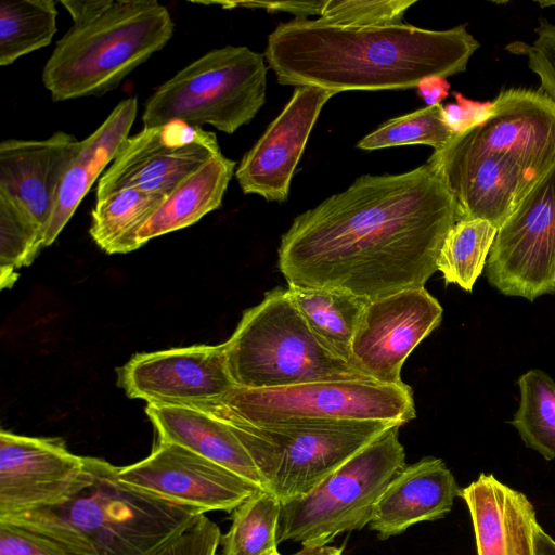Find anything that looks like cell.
<instances>
[{
    "label": "cell",
    "instance_id": "cell-17",
    "mask_svg": "<svg viewBox=\"0 0 555 555\" xmlns=\"http://www.w3.org/2000/svg\"><path fill=\"white\" fill-rule=\"evenodd\" d=\"M336 92L296 87L279 116L243 156L235 177L245 194L285 202L294 171L322 107Z\"/></svg>",
    "mask_w": 555,
    "mask_h": 555
},
{
    "label": "cell",
    "instance_id": "cell-31",
    "mask_svg": "<svg viewBox=\"0 0 555 555\" xmlns=\"http://www.w3.org/2000/svg\"><path fill=\"white\" fill-rule=\"evenodd\" d=\"M455 135L456 133L444 121L443 106L437 104L386 121L365 135L357 147L372 151L406 144H425L439 151Z\"/></svg>",
    "mask_w": 555,
    "mask_h": 555
},
{
    "label": "cell",
    "instance_id": "cell-18",
    "mask_svg": "<svg viewBox=\"0 0 555 555\" xmlns=\"http://www.w3.org/2000/svg\"><path fill=\"white\" fill-rule=\"evenodd\" d=\"M80 149L74 135L5 139L0 143V193L18 203L46 233L64 175Z\"/></svg>",
    "mask_w": 555,
    "mask_h": 555
},
{
    "label": "cell",
    "instance_id": "cell-13",
    "mask_svg": "<svg viewBox=\"0 0 555 555\" xmlns=\"http://www.w3.org/2000/svg\"><path fill=\"white\" fill-rule=\"evenodd\" d=\"M442 307L425 287L367 301L351 346V365L388 385L403 384L402 366L441 322Z\"/></svg>",
    "mask_w": 555,
    "mask_h": 555
},
{
    "label": "cell",
    "instance_id": "cell-38",
    "mask_svg": "<svg viewBox=\"0 0 555 555\" xmlns=\"http://www.w3.org/2000/svg\"><path fill=\"white\" fill-rule=\"evenodd\" d=\"M538 555H555V540L542 527L538 531Z\"/></svg>",
    "mask_w": 555,
    "mask_h": 555
},
{
    "label": "cell",
    "instance_id": "cell-30",
    "mask_svg": "<svg viewBox=\"0 0 555 555\" xmlns=\"http://www.w3.org/2000/svg\"><path fill=\"white\" fill-rule=\"evenodd\" d=\"M44 247V232L14 199L0 193V282L11 287L16 270L29 266Z\"/></svg>",
    "mask_w": 555,
    "mask_h": 555
},
{
    "label": "cell",
    "instance_id": "cell-20",
    "mask_svg": "<svg viewBox=\"0 0 555 555\" xmlns=\"http://www.w3.org/2000/svg\"><path fill=\"white\" fill-rule=\"evenodd\" d=\"M461 493L441 459L423 457L405 465L389 481L373 507L369 526L380 539L398 535L415 524L443 518Z\"/></svg>",
    "mask_w": 555,
    "mask_h": 555
},
{
    "label": "cell",
    "instance_id": "cell-21",
    "mask_svg": "<svg viewBox=\"0 0 555 555\" xmlns=\"http://www.w3.org/2000/svg\"><path fill=\"white\" fill-rule=\"evenodd\" d=\"M145 412L158 441L182 446L268 490L244 444L219 417L192 405L147 404Z\"/></svg>",
    "mask_w": 555,
    "mask_h": 555
},
{
    "label": "cell",
    "instance_id": "cell-39",
    "mask_svg": "<svg viewBox=\"0 0 555 555\" xmlns=\"http://www.w3.org/2000/svg\"><path fill=\"white\" fill-rule=\"evenodd\" d=\"M538 3L541 8H545V7L555 5V0H539Z\"/></svg>",
    "mask_w": 555,
    "mask_h": 555
},
{
    "label": "cell",
    "instance_id": "cell-34",
    "mask_svg": "<svg viewBox=\"0 0 555 555\" xmlns=\"http://www.w3.org/2000/svg\"><path fill=\"white\" fill-rule=\"evenodd\" d=\"M220 541L217 524L202 514L153 555H216Z\"/></svg>",
    "mask_w": 555,
    "mask_h": 555
},
{
    "label": "cell",
    "instance_id": "cell-5",
    "mask_svg": "<svg viewBox=\"0 0 555 555\" xmlns=\"http://www.w3.org/2000/svg\"><path fill=\"white\" fill-rule=\"evenodd\" d=\"M173 31L169 11L156 0H106L57 40L42 82L54 102L104 95L162 50Z\"/></svg>",
    "mask_w": 555,
    "mask_h": 555
},
{
    "label": "cell",
    "instance_id": "cell-33",
    "mask_svg": "<svg viewBox=\"0 0 555 555\" xmlns=\"http://www.w3.org/2000/svg\"><path fill=\"white\" fill-rule=\"evenodd\" d=\"M537 38L530 43L513 42L506 49L525 55L529 68L540 79V91L555 103V24L545 18L534 29Z\"/></svg>",
    "mask_w": 555,
    "mask_h": 555
},
{
    "label": "cell",
    "instance_id": "cell-24",
    "mask_svg": "<svg viewBox=\"0 0 555 555\" xmlns=\"http://www.w3.org/2000/svg\"><path fill=\"white\" fill-rule=\"evenodd\" d=\"M287 289L314 335L351 365L352 340L367 301L336 289L297 286Z\"/></svg>",
    "mask_w": 555,
    "mask_h": 555
},
{
    "label": "cell",
    "instance_id": "cell-2",
    "mask_svg": "<svg viewBox=\"0 0 555 555\" xmlns=\"http://www.w3.org/2000/svg\"><path fill=\"white\" fill-rule=\"evenodd\" d=\"M479 42L459 25L341 26L295 18L269 35L264 59L281 85L334 91L410 89L465 72Z\"/></svg>",
    "mask_w": 555,
    "mask_h": 555
},
{
    "label": "cell",
    "instance_id": "cell-1",
    "mask_svg": "<svg viewBox=\"0 0 555 555\" xmlns=\"http://www.w3.org/2000/svg\"><path fill=\"white\" fill-rule=\"evenodd\" d=\"M455 222L453 197L430 164L363 175L294 219L281 237L278 266L288 286L372 301L424 287Z\"/></svg>",
    "mask_w": 555,
    "mask_h": 555
},
{
    "label": "cell",
    "instance_id": "cell-25",
    "mask_svg": "<svg viewBox=\"0 0 555 555\" xmlns=\"http://www.w3.org/2000/svg\"><path fill=\"white\" fill-rule=\"evenodd\" d=\"M166 195L125 189L101 201L91 211L90 235L107 254H127L139 247L138 233Z\"/></svg>",
    "mask_w": 555,
    "mask_h": 555
},
{
    "label": "cell",
    "instance_id": "cell-16",
    "mask_svg": "<svg viewBox=\"0 0 555 555\" xmlns=\"http://www.w3.org/2000/svg\"><path fill=\"white\" fill-rule=\"evenodd\" d=\"M83 456L59 438L0 433V517L55 505L78 483Z\"/></svg>",
    "mask_w": 555,
    "mask_h": 555
},
{
    "label": "cell",
    "instance_id": "cell-29",
    "mask_svg": "<svg viewBox=\"0 0 555 555\" xmlns=\"http://www.w3.org/2000/svg\"><path fill=\"white\" fill-rule=\"evenodd\" d=\"M281 509L282 502L269 490L250 495L232 511L222 555H264L278 550Z\"/></svg>",
    "mask_w": 555,
    "mask_h": 555
},
{
    "label": "cell",
    "instance_id": "cell-14",
    "mask_svg": "<svg viewBox=\"0 0 555 555\" xmlns=\"http://www.w3.org/2000/svg\"><path fill=\"white\" fill-rule=\"evenodd\" d=\"M117 382L129 398L166 405L216 401L236 387L225 343L137 353L117 369Z\"/></svg>",
    "mask_w": 555,
    "mask_h": 555
},
{
    "label": "cell",
    "instance_id": "cell-15",
    "mask_svg": "<svg viewBox=\"0 0 555 555\" xmlns=\"http://www.w3.org/2000/svg\"><path fill=\"white\" fill-rule=\"evenodd\" d=\"M119 479L164 499L209 511H233L259 487L176 443L158 441L152 453L119 467Z\"/></svg>",
    "mask_w": 555,
    "mask_h": 555
},
{
    "label": "cell",
    "instance_id": "cell-8",
    "mask_svg": "<svg viewBox=\"0 0 555 555\" xmlns=\"http://www.w3.org/2000/svg\"><path fill=\"white\" fill-rule=\"evenodd\" d=\"M219 418L244 444L266 480L267 489L282 504L310 492L357 452L399 425L375 421L249 424Z\"/></svg>",
    "mask_w": 555,
    "mask_h": 555
},
{
    "label": "cell",
    "instance_id": "cell-3",
    "mask_svg": "<svg viewBox=\"0 0 555 555\" xmlns=\"http://www.w3.org/2000/svg\"><path fill=\"white\" fill-rule=\"evenodd\" d=\"M427 163L452 195L456 221L499 229L555 166V103L540 90H503L483 119Z\"/></svg>",
    "mask_w": 555,
    "mask_h": 555
},
{
    "label": "cell",
    "instance_id": "cell-28",
    "mask_svg": "<svg viewBox=\"0 0 555 555\" xmlns=\"http://www.w3.org/2000/svg\"><path fill=\"white\" fill-rule=\"evenodd\" d=\"M519 406L509 422L526 447L546 461L555 459V382L532 369L518 378Z\"/></svg>",
    "mask_w": 555,
    "mask_h": 555
},
{
    "label": "cell",
    "instance_id": "cell-27",
    "mask_svg": "<svg viewBox=\"0 0 555 555\" xmlns=\"http://www.w3.org/2000/svg\"><path fill=\"white\" fill-rule=\"evenodd\" d=\"M498 228L485 219H462L449 230L442 243L437 271L447 284L470 292L482 273Z\"/></svg>",
    "mask_w": 555,
    "mask_h": 555
},
{
    "label": "cell",
    "instance_id": "cell-4",
    "mask_svg": "<svg viewBox=\"0 0 555 555\" xmlns=\"http://www.w3.org/2000/svg\"><path fill=\"white\" fill-rule=\"evenodd\" d=\"M119 467L83 456L73 492L62 502L0 517L57 555H153L203 509L124 482Z\"/></svg>",
    "mask_w": 555,
    "mask_h": 555
},
{
    "label": "cell",
    "instance_id": "cell-35",
    "mask_svg": "<svg viewBox=\"0 0 555 555\" xmlns=\"http://www.w3.org/2000/svg\"><path fill=\"white\" fill-rule=\"evenodd\" d=\"M0 555H57L30 533L0 521Z\"/></svg>",
    "mask_w": 555,
    "mask_h": 555
},
{
    "label": "cell",
    "instance_id": "cell-32",
    "mask_svg": "<svg viewBox=\"0 0 555 555\" xmlns=\"http://www.w3.org/2000/svg\"><path fill=\"white\" fill-rule=\"evenodd\" d=\"M416 0H322L318 20L341 26L401 24Z\"/></svg>",
    "mask_w": 555,
    "mask_h": 555
},
{
    "label": "cell",
    "instance_id": "cell-9",
    "mask_svg": "<svg viewBox=\"0 0 555 555\" xmlns=\"http://www.w3.org/2000/svg\"><path fill=\"white\" fill-rule=\"evenodd\" d=\"M396 425L365 446L307 494L282 504L278 543L327 545L369 525L389 481L405 467Z\"/></svg>",
    "mask_w": 555,
    "mask_h": 555
},
{
    "label": "cell",
    "instance_id": "cell-11",
    "mask_svg": "<svg viewBox=\"0 0 555 555\" xmlns=\"http://www.w3.org/2000/svg\"><path fill=\"white\" fill-rule=\"evenodd\" d=\"M486 276L500 293L530 301L555 293V166L498 229Z\"/></svg>",
    "mask_w": 555,
    "mask_h": 555
},
{
    "label": "cell",
    "instance_id": "cell-19",
    "mask_svg": "<svg viewBox=\"0 0 555 555\" xmlns=\"http://www.w3.org/2000/svg\"><path fill=\"white\" fill-rule=\"evenodd\" d=\"M461 498L472 517L477 555H538L541 526L522 492L481 473Z\"/></svg>",
    "mask_w": 555,
    "mask_h": 555
},
{
    "label": "cell",
    "instance_id": "cell-36",
    "mask_svg": "<svg viewBox=\"0 0 555 555\" xmlns=\"http://www.w3.org/2000/svg\"><path fill=\"white\" fill-rule=\"evenodd\" d=\"M449 83L443 77H428L423 79L417 86V93L424 99L427 106L440 104L447 98Z\"/></svg>",
    "mask_w": 555,
    "mask_h": 555
},
{
    "label": "cell",
    "instance_id": "cell-22",
    "mask_svg": "<svg viewBox=\"0 0 555 555\" xmlns=\"http://www.w3.org/2000/svg\"><path fill=\"white\" fill-rule=\"evenodd\" d=\"M137 113V98H127L115 106L99 128L80 141L79 152L62 179L44 233V247L54 243L95 180L116 158L129 138Z\"/></svg>",
    "mask_w": 555,
    "mask_h": 555
},
{
    "label": "cell",
    "instance_id": "cell-10",
    "mask_svg": "<svg viewBox=\"0 0 555 555\" xmlns=\"http://www.w3.org/2000/svg\"><path fill=\"white\" fill-rule=\"evenodd\" d=\"M192 406L249 424L375 421L402 426L415 417L410 386L372 379L322 380L261 389L234 387L219 400Z\"/></svg>",
    "mask_w": 555,
    "mask_h": 555
},
{
    "label": "cell",
    "instance_id": "cell-12",
    "mask_svg": "<svg viewBox=\"0 0 555 555\" xmlns=\"http://www.w3.org/2000/svg\"><path fill=\"white\" fill-rule=\"evenodd\" d=\"M221 153L214 132L181 120L143 128L129 137L100 177L96 201L125 189L169 195L176 186Z\"/></svg>",
    "mask_w": 555,
    "mask_h": 555
},
{
    "label": "cell",
    "instance_id": "cell-40",
    "mask_svg": "<svg viewBox=\"0 0 555 555\" xmlns=\"http://www.w3.org/2000/svg\"><path fill=\"white\" fill-rule=\"evenodd\" d=\"M264 555H282V554H280L278 550H273Z\"/></svg>",
    "mask_w": 555,
    "mask_h": 555
},
{
    "label": "cell",
    "instance_id": "cell-23",
    "mask_svg": "<svg viewBox=\"0 0 555 555\" xmlns=\"http://www.w3.org/2000/svg\"><path fill=\"white\" fill-rule=\"evenodd\" d=\"M235 165L219 153L182 180L140 229L139 247L152 238L190 227L218 209Z\"/></svg>",
    "mask_w": 555,
    "mask_h": 555
},
{
    "label": "cell",
    "instance_id": "cell-6",
    "mask_svg": "<svg viewBox=\"0 0 555 555\" xmlns=\"http://www.w3.org/2000/svg\"><path fill=\"white\" fill-rule=\"evenodd\" d=\"M225 347L236 387L261 389L371 379L314 335L287 288L268 292L258 305L246 310Z\"/></svg>",
    "mask_w": 555,
    "mask_h": 555
},
{
    "label": "cell",
    "instance_id": "cell-37",
    "mask_svg": "<svg viewBox=\"0 0 555 555\" xmlns=\"http://www.w3.org/2000/svg\"><path fill=\"white\" fill-rule=\"evenodd\" d=\"M344 548L327 545L302 546V548L293 555H343Z\"/></svg>",
    "mask_w": 555,
    "mask_h": 555
},
{
    "label": "cell",
    "instance_id": "cell-26",
    "mask_svg": "<svg viewBox=\"0 0 555 555\" xmlns=\"http://www.w3.org/2000/svg\"><path fill=\"white\" fill-rule=\"evenodd\" d=\"M56 15L53 0L1 1L0 65H10L50 44L56 33Z\"/></svg>",
    "mask_w": 555,
    "mask_h": 555
},
{
    "label": "cell",
    "instance_id": "cell-7",
    "mask_svg": "<svg viewBox=\"0 0 555 555\" xmlns=\"http://www.w3.org/2000/svg\"><path fill=\"white\" fill-rule=\"evenodd\" d=\"M264 55L225 46L195 60L160 85L145 103L143 128L181 120L232 134L266 102Z\"/></svg>",
    "mask_w": 555,
    "mask_h": 555
}]
</instances>
